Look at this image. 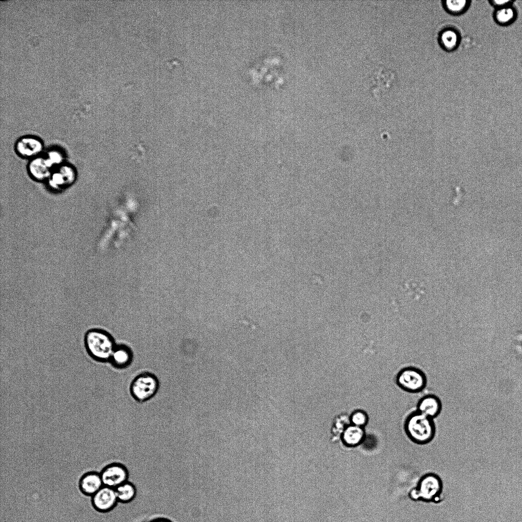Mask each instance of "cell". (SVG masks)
<instances>
[{"mask_svg":"<svg viewBox=\"0 0 522 522\" xmlns=\"http://www.w3.org/2000/svg\"><path fill=\"white\" fill-rule=\"evenodd\" d=\"M159 382L156 377L149 372H143L135 377L130 385V393L135 400L146 401L157 393Z\"/></svg>","mask_w":522,"mask_h":522,"instance_id":"277c9868","label":"cell"},{"mask_svg":"<svg viewBox=\"0 0 522 522\" xmlns=\"http://www.w3.org/2000/svg\"><path fill=\"white\" fill-rule=\"evenodd\" d=\"M405 431L413 442L424 445L431 441L434 437L435 427L433 419L416 411L406 418Z\"/></svg>","mask_w":522,"mask_h":522,"instance_id":"7a4b0ae2","label":"cell"},{"mask_svg":"<svg viewBox=\"0 0 522 522\" xmlns=\"http://www.w3.org/2000/svg\"><path fill=\"white\" fill-rule=\"evenodd\" d=\"M458 39L457 33L453 30H447L441 36L442 44L447 49L454 48L457 44Z\"/></svg>","mask_w":522,"mask_h":522,"instance_id":"ac0fdd59","label":"cell"},{"mask_svg":"<svg viewBox=\"0 0 522 522\" xmlns=\"http://www.w3.org/2000/svg\"><path fill=\"white\" fill-rule=\"evenodd\" d=\"M15 149L20 156L31 160L40 156L43 145L40 139L35 136H25L17 141Z\"/></svg>","mask_w":522,"mask_h":522,"instance_id":"9c48e42d","label":"cell"},{"mask_svg":"<svg viewBox=\"0 0 522 522\" xmlns=\"http://www.w3.org/2000/svg\"><path fill=\"white\" fill-rule=\"evenodd\" d=\"M366 438L364 428L350 424L341 434L343 444L348 447H355L361 445Z\"/></svg>","mask_w":522,"mask_h":522,"instance_id":"5bb4252c","label":"cell"},{"mask_svg":"<svg viewBox=\"0 0 522 522\" xmlns=\"http://www.w3.org/2000/svg\"><path fill=\"white\" fill-rule=\"evenodd\" d=\"M87 353L95 361H109L116 344L113 336L107 331L97 328L89 329L84 336Z\"/></svg>","mask_w":522,"mask_h":522,"instance_id":"6da1fadb","label":"cell"},{"mask_svg":"<svg viewBox=\"0 0 522 522\" xmlns=\"http://www.w3.org/2000/svg\"><path fill=\"white\" fill-rule=\"evenodd\" d=\"M94 509L100 512H107L114 508L118 500L115 489L103 486L91 497Z\"/></svg>","mask_w":522,"mask_h":522,"instance_id":"30bf717a","label":"cell"},{"mask_svg":"<svg viewBox=\"0 0 522 522\" xmlns=\"http://www.w3.org/2000/svg\"><path fill=\"white\" fill-rule=\"evenodd\" d=\"M133 359L131 349L123 344L116 345L110 361L116 368L123 369L130 364Z\"/></svg>","mask_w":522,"mask_h":522,"instance_id":"9a60e30c","label":"cell"},{"mask_svg":"<svg viewBox=\"0 0 522 522\" xmlns=\"http://www.w3.org/2000/svg\"><path fill=\"white\" fill-rule=\"evenodd\" d=\"M442 487L441 481L437 475L426 474L419 480L417 486L410 490L409 495L413 500L433 501L440 495Z\"/></svg>","mask_w":522,"mask_h":522,"instance_id":"5b68a950","label":"cell"},{"mask_svg":"<svg viewBox=\"0 0 522 522\" xmlns=\"http://www.w3.org/2000/svg\"><path fill=\"white\" fill-rule=\"evenodd\" d=\"M396 73L381 64H375L367 75L365 81L376 97H379L393 84Z\"/></svg>","mask_w":522,"mask_h":522,"instance_id":"3957f363","label":"cell"},{"mask_svg":"<svg viewBox=\"0 0 522 522\" xmlns=\"http://www.w3.org/2000/svg\"><path fill=\"white\" fill-rule=\"evenodd\" d=\"M79 486L84 494L93 496L103 486V484L99 473L89 472L81 476Z\"/></svg>","mask_w":522,"mask_h":522,"instance_id":"4fadbf2b","label":"cell"},{"mask_svg":"<svg viewBox=\"0 0 522 522\" xmlns=\"http://www.w3.org/2000/svg\"><path fill=\"white\" fill-rule=\"evenodd\" d=\"M45 156L54 169L64 163L63 154L57 149L50 150Z\"/></svg>","mask_w":522,"mask_h":522,"instance_id":"d6986e66","label":"cell"},{"mask_svg":"<svg viewBox=\"0 0 522 522\" xmlns=\"http://www.w3.org/2000/svg\"><path fill=\"white\" fill-rule=\"evenodd\" d=\"M349 420L351 424L364 428L368 423L369 416L365 411L357 409L349 415Z\"/></svg>","mask_w":522,"mask_h":522,"instance_id":"e0dca14e","label":"cell"},{"mask_svg":"<svg viewBox=\"0 0 522 522\" xmlns=\"http://www.w3.org/2000/svg\"><path fill=\"white\" fill-rule=\"evenodd\" d=\"M509 2V1H493L491 2L492 4L501 8H502L503 6H505L506 4H508Z\"/></svg>","mask_w":522,"mask_h":522,"instance_id":"7402d4cb","label":"cell"},{"mask_svg":"<svg viewBox=\"0 0 522 522\" xmlns=\"http://www.w3.org/2000/svg\"><path fill=\"white\" fill-rule=\"evenodd\" d=\"M466 3V1H447L446 2V6L450 12L458 13L464 9Z\"/></svg>","mask_w":522,"mask_h":522,"instance_id":"44dd1931","label":"cell"},{"mask_svg":"<svg viewBox=\"0 0 522 522\" xmlns=\"http://www.w3.org/2000/svg\"><path fill=\"white\" fill-rule=\"evenodd\" d=\"M397 385L402 390L410 393L422 391L427 384V377L421 369L408 367L400 370L396 377Z\"/></svg>","mask_w":522,"mask_h":522,"instance_id":"8992f818","label":"cell"},{"mask_svg":"<svg viewBox=\"0 0 522 522\" xmlns=\"http://www.w3.org/2000/svg\"><path fill=\"white\" fill-rule=\"evenodd\" d=\"M118 501L127 503L134 499L137 491L135 486L129 481L119 485L115 488Z\"/></svg>","mask_w":522,"mask_h":522,"instance_id":"2e32d148","label":"cell"},{"mask_svg":"<svg viewBox=\"0 0 522 522\" xmlns=\"http://www.w3.org/2000/svg\"><path fill=\"white\" fill-rule=\"evenodd\" d=\"M103 486L116 488L127 481L128 473L126 467L119 463L106 465L100 473Z\"/></svg>","mask_w":522,"mask_h":522,"instance_id":"ba28073f","label":"cell"},{"mask_svg":"<svg viewBox=\"0 0 522 522\" xmlns=\"http://www.w3.org/2000/svg\"><path fill=\"white\" fill-rule=\"evenodd\" d=\"M442 404L439 398L433 394H428L421 398L417 404V411L432 419L440 413Z\"/></svg>","mask_w":522,"mask_h":522,"instance_id":"7c38bea8","label":"cell"},{"mask_svg":"<svg viewBox=\"0 0 522 522\" xmlns=\"http://www.w3.org/2000/svg\"><path fill=\"white\" fill-rule=\"evenodd\" d=\"M76 177V173L73 167L64 163L53 169L46 181L50 188L59 191L72 185Z\"/></svg>","mask_w":522,"mask_h":522,"instance_id":"52a82bcc","label":"cell"},{"mask_svg":"<svg viewBox=\"0 0 522 522\" xmlns=\"http://www.w3.org/2000/svg\"><path fill=\"white\" fill-rule=\"evenodd\" d=\"M514 13L512 9L509 7L501 8L495 13L497 20L502 24L510 22L514 17Z\"/></svg>","mask_w":522,"mask_h":522,"instance_id":"ffe728a7","label":"cell"},{"mask_svg":"<svg viewBox=\"0 0 522 522\" xmlns=\"http://www.w3.org/2000/svg\"><path fill=\"white\" fill-rule=\"evenodd\" d=\"M53 169L45 156L31 159L28 166L30 176L37 181L47 180Z\"/></svg>","mask_w":522,"mask_h":522,"instance_id":"8fae6325","label":"cell"},{"mask_svg":"<svg viewBox=\"0 0 522 522\" xmlns=\"http://www.w3.org/2000/svg\"><path fill=\"white\" fill-rule=\"evenodd\" d=\"M155 522H168V521H167L166 520L160 519L159 520L156 521Z\"/></svg>","mask_w":522,"mask_h":522,"instance_id":"603a6c76","label":"cell"}]
</instances>
